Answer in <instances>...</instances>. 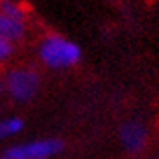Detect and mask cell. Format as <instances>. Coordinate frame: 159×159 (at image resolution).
Listing matches in <instances>:
<instances>
[{
	"mask_svg": "<svg viewBox=\"0 0 159 159\" xmlns=\"http://www.w3.org/2000/svg\"><path fill=\"white\" fill-rule=\"evenodd\" d=\"M23 127H25V122L20 116H9V118L0 120V139H7V138L20 134Z\"/></svg>",
	"mask_w": 159,
	"mask_h": 159,
	"instance_id": "6",
	"label": "cell"
},
{
	"mask_svg": "<svg viewBox=\"0 0 159 159\" xmlns=\"http://www.w3.org/2000/svg\"><path fill=\"white\" fill-rule=\"evenodd\" d=\"M63 141L56 138H45V139H34L22 145L9 147L2 154L4 159H50L56 154L63 150Z\"/></svg>",
	"mask_w": 159,
	"mask_h": 159,
	"instance_id": "3",
	"label": "cell"
},
{
	"mask_svg": "<svg viewBox=\"0 0 159 159\" xmlns=\"http://www.w3.org/2000/svg\"><path fill=\"white\" fill-rule=\"evenodd\" d=\"M6 89L7 93L18 102H29L39 91L41 86V79H39V73L32 68L27 66H20L15 68L6 75Z\"/></svg>",
	"mask_w": 159,
	"mask_h": 159,
	"instance_id": "2",
	"label": "cell"
},
{
	"mask_svg": "<svg viewBox=\"0 0 159 159\" xmlns=\"http://www.w3.org/2000/svg\"><path fill=\"white\" fill-rule=\"evenodd\" d=\"M120 139H122L123 147L132 154H139L147 147L148 141V132L143 127V123L136 122V120H130L125 122L120 129Z\"/></svg>",
	"mask_w": 159,
	"mask_h": 159,
	"instance_id": "4",
	"label": "cell"
},
{
	"mask_svg": "<svg viewBox=\"0 0 159 159\" xmlns=\"http://www.w3.org/2000/svg\"><path fill=\"white\" fill-rule=\"evenodd\" d=\"M0 91H2V80H0Z\"/></svg>",
	"mask_w": 159,
	"mask_h": 159,
	"instance_id": "9",
	"label": "cell"
},
{
	"mask_svg": "<svg viewBox=\"0 0 159 159\" xmlns=\"http://www.w3.org/2000/svg\"><path fill=\"white\" fill-rule=\"evenodd\" d=\"M25 30H27V25L23 20H16L0 11V36L4 39H7L9 43H15L25 36Z\"/></svg>",
	"mask_w": 159,
	"mask_h": 159,
	"instance_id": "5",
	"label": "cell"
},
{
	"mask_svg": "<svg viewBox=\"0 0 159 159\" xmlns=\"http://www.w3.org/2000/svg\"><path fill=\"white\" fill-rule=\"evenodd\" d=\"M13 52H15L13 43H9L7 39H4V38L0 36V61H7L13 56Z\"/></svg>",
	"mask_w": 159,
	"mask_h": 159,
	"instance_id": "8",
	"label": "cell"
},
{
	"mask_svg": "<svg viewBox=\"0 0 159 159\" xmlns=\"http://www.w3.org/2000/svg\"><path fill=\"white\" fill-rule=\"evenodd\" d=\"M38 54L43 65L54 70H63V68L77 65L82 56L79 45L59 34H48L39 43Z\"/></svg>",
	"mask_w": 159,
	"mask_h": 159,
	"instance_id": "1",
	"label": "cell"
},
{
	"mask_svg": "<svg viewBox=\"0 0 159 159\" xmlns=\"http://www.w3.org/2000/svg\"><path fill=\"white\" fill-rule=\"evenodd\" d=\"M0 11L6 13L7 16H13L16 20H23L25 22V11L20 4H16L13 0H2L0 2Z\"/></svg>",
	"mask_w": 159,
	"mask_h": 159,
	"instance_id": "7",
	"label": "cell"
}]
</instances>
